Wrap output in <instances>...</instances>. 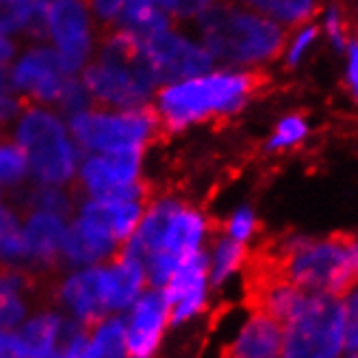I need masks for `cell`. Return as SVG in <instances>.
Here are the masks:
<instances>
[{
	"label": "cell",
	"instance_id": "60d3db41",
	"mask_svg": "<svg viewBox=\"0 0 358 358\" xmlns=\"http://www.w3.org/2000/svg\"><path fill=\"white\" fill-rule=\"evenodd\" d=\"M354 94H356V100H358V87H354Z\"/></svg>",
	"mask_w": 358,
	"mask_h": 358
},
{
	"label": "cell",
	"instance_id": "b9f144b4",
	"mask_svg": "<svg viewBox=\"0 0 358 358\" xmlns=\"http://www.w3.org/2000/svg\"><path fill=\"white\" fill-rule=\"evenodd\" d=\"M0 198H5V196H3V194H0Z\"/></svg>",
	"mask_w": 358,
	"mask_h": 358
},
{
	"label": "cell",
	"instance_id": "ba28073f",
	"mask_svg": "<svg viewBox=\"0 0 358 358\" xmlns=\"http://www.w3.org/2000/svg\"><path fill=\"white\" fill-rule=\"evenodd\" d=\"M345 354V317L341 298L308 293L282 322L280 358H341Z\"/></svg>",
	"mask_w": 358,
	"mask_h": 358
},
{
	"label": "cell",
	"instance_id": "5b68a950",
	"mask_svg": "<svg viewBox=\"0 0 358 358\" xmlns=\"http://www.w3.org/2000/svg\"><path fill=\"white\" fill-rule=\"evenodd\" d=\"M78 76L92 102L100 107H150L159 90V80L141 55L139 39L117 27L102 31L94 59Z\"/></svg>",
	"mask_w": 358,
	"mask_h": 358
},
{
	"label": "cell",
	"instance_id": "5bb4252c",
	"mask_svg": "<svg viewBox=\"0 0 358 358\" xmlns=\"http://www.w3.org/2000/svg\"><path fill=\"white\" fill-rule=\"evenodd\" d=\"M20 233L29 252V271L50 276L61 267V248L66 239L68 220L59 213L39 208H20Z\"/></svg>",
	"mask_w": 358,
	"mask_h": 358
},
{
	"label": "cell",
	"instance_id": "7bdbcfd3",
	"mask_svg": "<svg viewBox=\"0 0 358 358\" xmlns=\"http://www.w3.org/2000/svg\"><path fill=\"white\" fill-rule=\"evenodd\" d=\"M129 358H133V356H129Z\"/></svg>",
	"mask_w": 358,
	"mask_h": 358
},
{
	"label": "cell",
	"instance_id": "d590c367",
	"mask_svg": "<svg viewBox=\"0 0 358 358\" xmlns=\"http://www.w3.org/2000/svg\"><path fill=\"white\" fill-rule=\"evenodd\" d=\"M0 358H20L13 343V332L0 330Z\"/></svg>",
	"mask_w": 358,
	"mask_h": 358
},
{
	"label": "cell",
	"instance_id": "74e56055",
	"mask_svg": "<svg viewBox=\"0 0 358 358\" xmlns=\"http://www.w3.org/2000/svg\"><path fill=\"white\" fill-rule=\"evenodd\" d=\"M352 31H354V35H356V41H358V20L354 22V29H352Z\"/></svg>",
	"mask_w": 358,
	"mask_h": 358
},
{
	"label": "cell",
	"instance_id": "484cf974",
	"mask_svg": "<svg viewBox=\"0 0 358 358\" xmlns=\"http://www.w3.org/2000/svg\"><path fill=\"white\" fill-rule=\"evenodd\" d=\"M92 358H124L126 356V320L104 317L90 334Z\"/></svg>",
	"mask_w": 358,
	"mask_h": 358
},
{
	"label": "cell",
	"instance_id": "9c48e42d",
	"mask_svg": "<svg viewBox=\"0 0 358 358\" xmlns=\"http://www.w3.org/2000/svg\"><path fill=\"white\" fill-rule=\"evenodd\" d=\"M35 37L44 39L70 72L80 74L98 50L102 27L87 0H41Z\"/></svg>",
	"mask_w": 358,
	"mask_h": 358
},
{
	"label": "cell",
	"instance_id": "f546056e",
	"mask_svg": "<svg viewBox=\"0 0 358 358\" xmlns=\"http://www.w3.org/2000/svg\"><path fill=\"white\" fill-rule=\"evenodd\" d=\"M217 0H161L165 13L174 24L194 27Z\"/></svg>",
	"mask_w": 358,
	"mask_h": 358
},
{
	"label": "cell",
	"instance_id": "ab89813d",
	"mask_svg": "<svg viewBox=\"0 0 358 358\" xmlns=\"http://www.w3.org/2000/svg\"><path fill=\"white\" fill-rule=\"evenodd\" d=\"M354 245H356V252H358V235H354Z\"/></svg>",
	"mask_w": 358,
	"mask_h": 358
},
{
	"label": "cell",
	"instance_id": "8992f818",
	"mask_svg": "<svg viewBox=\"0 0 358 358\" xmlns=\"http://www.w3.org/2000/svg\"><path fill=\"white\" fill-rule=\"evenodd\" d=\"M7 133L24 152L33 185L74 187L83 150L74 141L68 117L57 107L22 104Z\"/></svg>",
	"mask_w": 358,
	"mask_h": 358
},
{
	"label": "cell",
	"instance_id": "f1b7e54d",
	"mask_svg": "<svg viewBox=\"0 0 358 358\" xmlns=\"http://www.w3.org/2000/svg\"><path fill=\"white\" fill-rule=\"evenodd\" d=\"M320 37V29L313 27V24H300L296 29L289 31V37H287V44H285V66L289 70L298 68L300 61L306 57V52L310 50V46L315 44V39Z\"/></svg>",
	"mask_w": 358,
	"mask_h": 358
},
{
	"label": "cell",
	"instance_id": "d4e9b609",
	"mask_svg": "<svg viewBox=\"0 0 358 358\" xmlns=\"http://www.w3.org/2000/svg\"><path fill=\"white\" fill-rule=\"evenodd\" d=\"M41 0H0V33L17 41L37 33Z\"/></svg>",
	"mask_w": 358,
	"mask_h": 358
},
{
	"label": "cell",
	"instance_id": "603a6c76",
	"mask_svg": "<svg viewBox=\"0 0 358 358\" xmlns=\"http://www.w3.org/2000/svg\"><path fill=\"white\" fill-rule=\"evenodd\" d=\"M29 185L31 172L22 148L7 131L0 133V194L15 200Z\"/></svg>",
	"mask_w": 358,
	"mask_h": 358
},
{
	"label": "cell",
	"instance_id": "3957f363",
	"mask_svg": "<svg viewBox=\"0 0 358 358\" xmlns=\"http://www.w3.org/2000/svg\"><path fill=\"white\" fill-rule=\"evenodd\" d=\"M215 230V222L198 202L176 192H152L139 226L122 250L141 263L167 257L182 265L196 252L206 250Z\"/></svg>",
	"mask_w": 358,
	"mask_h": 358
},
{
	"label": "cell",
	"instance_id": "e575fe53",
	"mask_svg": "<svg viewBox=\"0 0 358 358\" xmlns=\"http://www.w3.org/2000/svg\"><path fill=\"white\" fill-rule=\"evenodd\" d=\"M345 50H348V85L354 90L358 87V41L350 39Z\"/></svg>",
	"mask_w": 358,
	"mask_h": 358
},
{
	"label": "cell",
	"instance_id": "8fae6325",
	"mask_svg": "<svg viewBox=\"0 0 358 358\" xmlns=\"http://www.w3.org/2000/svg\"><path fill=\"white\" fill-rule=\"evenodd\" d=\"M74 192L78 198L150 194L148 155H83L74 178Z\"/></svg>",
	"mask_w": 358,
	"mask_h": 358
},
{
	"label": "cell",
	"instance_id": "7a4b0ae2",
	"mask_svg": "<svg viewBox=\"0 0 358 358\" xmlns=\"http://www.w3.org/2000/svg\"><path fill=\"white\" fill-rule=\"evenodd\" d=\"M196 35L215 66L267 70L285 52L289 31L233 0H217L198 22Z\"/></svg>",
	"mask_w": 358,
	"mask_h": 358
},
{
	"label": "cell",
	"instance_id": "1f68e13d",
	"mask_svg": "<svg viewBox=\"0 0 358 358\" xmlns=\"http://www.w3.org/2000/svg\"><path fill=\"white\" fill-rule=\"evenodd\" d=\"M20 107H22V102L17 100V96L9 85L7 70H0V133H5L9 129V124L20 111Z\"/></svg>",
	"mask_w": 358,
	"mask_h": 358
},
{
	"label": "cell",
	"instance_id": "6da1fadb",
	"mask_svg": "<svg viewBox=\"0 0 358 358\" xmlns=\"http://www.w3.org/2000/svg\"><path fill=\"white\" fill-rule=\"evenodd\" d=\"M267 83L265 70L213 66L206 72L159 85L150 109L159 120L161 133L178 137L237 117Z\"/></svg>",
	"mask_w": 358,
	"mask_h": 358
},
{
	"label": "cell",
	"instance_id": "cb8c5ba5",
	"mask_svg": "<svg viewBox=\"0 0 358 358\" xmlns=\"http://www.w3.org/2000/svg\"><path fill=\"white\" fill-rule=\"evenodd\" d=\"M78 194L74 187H61V185H29L22 194L15 198L20 208H39L59 213L63 217H70L74 213Z\"/></svg>",
	"mask_w": 358,
	"mask_h": 358
},
{
	"label": "cell",
	"instance_id": "7402d4cb",
	"mask_svg": "<svg viewBox=\"0 0 358 358\" xmlns=\"http://www.w3.org/2000/svg\"><path fill=\"white\" fill-rule=\"evenodd\" d=\"M233 3L257 11L291 31L300 24H306L322 9L324 0H233Z\"/></svg>",
	"mask_w": 358,
	"mask_h": 358
},
{
	"label": "cell",
	"instance_id": "83f0119b",
	"mask_svg": "<svg viewBox=\"0 0 358 358\" xmlns=\"http://www.w3.org/2000/svg\"><path fill=\"white\" fill-rule=\"evenodd\" d=\"M217 230L222 235L241 241V243H250L252 239L257 237L259 233V217H257V210L252 208L250 204H239L237 208H233L230 213L226 215V220L217 226Z\"/></svg>",
	"mask_w": 358,
	"mask_h": 358
},
{
	"label": "cell",
	"instance_id": "ffe728a7",
	"mask_svg": "<svg viewBox=\"0 0 358 358\" xmlns=\"http://www.w3.org/2000/svg\"><path fill=\"white\" fill-rule=\"evenodd\" d=\"M63 317L57 313H41L13 332V343L20 358H46L59 339Z\"/></svg>",
	"mask_w": 358,
	"mask_h": 358
},
{
	"label": "cell",
	"instance_id": "8d00e7d4",
	"mask_svg": "<svg viewBox=\"0 0 358 358\" xmlns=\"http://www.w3.org/2000/svg\"><path fill=\"white\" fill-rule=\"evenodd\" d=\"M341 358H358V352H345Z\"/></svg>",
	"mask_w": 358,
	"mask_h": 358
},
{
	"label": "cell",
	"instance_id": "ac0fdd59",
	"mask_svg": "<svg viewBox=\"0 0 358 358\" xmlns=\"http://www.w3.org/2000/svg\"><path fill=\"white\" fill-rule=\"evenodd\" d=\"M104 265H107L109 282H111V310L131 308L133 302L139 298V293L148 287L143 263L131 255H126L124 250H120Z\"/></svg>",
	"mask_w": 358,
	"mask_h": 358
},
{
	"label": "cell",
	"instance_id": "4316f807",
	"mask_svg": "<svg viewBox=\"0 0 358 358\" xmlns=\"http://www.w3.org/2000/svg\"><path fill=\"white\" fill-rule=\"evenodd\" d=\"M306 135H308V124H306L304 115L287 113L276 122V126H273L269 139L265 141V152H269V155L287 152L291 148H296L298 143H302L306 139Z\"/></svg>",
	"mask_w": 358,
	"mask_h": 358
},
{
	"label": "cell",
	"instance_id": "2e32d148",
	"mask_svg": "<svg viewBox=\"0 0 358 358\" xmlns=\"http://www.w3.org/2000/svg\"><path fill=\"white\" fill-rule=\"evenodd\" d=\"M122 250V243L115 241L96 220L74 208L68 220L66 239L61 248V265L66 267H90L113 259Z\"/></svg>",
	"mask_w": 358,
	"mask_h": 358
},
{
	"label": "cell",
	"instance_id": "52a82bcc",
	"mask_svg": "<svg viewBox=\"0 0 358 358\" xmlns=\"http://www.w3.org/2000/svg\"><path fill=\"white\" fill-rule=\"evenodd\" d=\"M68 124L83 155H148L159 137H163L150 107L113 109L90 104L70 115Z\"/></svg>",
	"mask_w": 358,
	"mask_h": 358
},
{
	"label": "cell",
	"instance_id": "277c9868",
	"mask_svg": "<svg viewBox=\"0 0 358 358\" xmlns=\"http://www.w3.org/2000/svg\"><path fill=\"white\" fill-rule=\"evenodd\" d=\"M263 261L278 276L308 293L341 298L358 280L354 235H285L271 243Z\"/></svg>",
	"mask_w": 358,
	"mask_h": 358
},
{
	"label": "cell",
	"instance_id": "d6a6232c",
	"mask_svg": "<svg viewBox=\"0 0 358 358\" xmlns=\"http://www.w3.org/2000/svg\"><path fill=\"white\" fill-rule=\"evenodd\" d=\"M87 3L94 11V17L98 20V24L102 27V31L113 29L117 24L124 0H87Z\"/></svg>",
	"mask_w": 358,
	"mask_h": 358
},
{
	"label": "cell",
	"instance_id": "836d02e7",
	"mask_svg": "<svg viewBox=\"0 0 358 358\" xmlns=\"http://www.w3.org/2000/svg\"><path fill=\"white\" fill-rule=\"evenodd\" d=\"M20 48V41L5 35V33H0V70H7L9 68V63L13 61L15 52Z\"/></svg>",
	"mask_w": 358,
	"mask_h": 358
},
{
	"label": "cell",
	"instance_id": "f35d334b",
	"mask_svg": "<svg viewBox=\"0 0 358 358\" xmlns=\"http://www.w3.org/2000/svg\"><path fill=\"white\" fill-rule=\"evenodd\" d=\"M343 3H345V5H348V7H352V5H354V3H358V0H343Z\"/></svg>",
	"mask_w": 358,
	"mask_h": 358
},
{
	"label": "cell",
	"instance_id": "4fadbf2b",
	"mask_svg": "<svg viewBox=\"0 0 358 358\" xmlns=\"http://www.w3.org/2000/svg\"><path fill=\"white\" fill-rule=\"evenodd\" d=\"M55 300L66 306L74 320L94 328L111 313V282L107 265L70 267V271L59 273Z\"/></svg>",
	"mask_w": 358,
	"mask_h": 358
},
{
	"label": "cell",
	"instance_id": "44dd1931",
	"mask_svg": "<svg viewBox=\"0 0 358 358\" xmlns=\"http://www.w3.org/2000/svg\"><path fill=\"white\" fill-rule=\"evenodd\" d=\"M170 24L174 22L165 13L161 0H124L115 27L137 39H143Z\"/></svg>",
	"mask_w": 358,
	"mask_h": 358
},
{
	"label": "cell",
	"instance_id": "7c38bea8",
	"mask_svg": "<svg viewBox=\"0 0 358 358\" xmlns=\"http://www.w3.org/2000/svg\"><path fill=\"white\" fill-rule=\"evenodd\" d=\"M139 46L159 85L206 72L215 66L194 27L170 24L139 39Z\"/></svg>",
	"mask_w": 358,
	"mask_h": 358
},
{
	"label": "cell",
	"instance_id": "4dcf8cb0",
	"mask_svg": "<svg viewBox=\"0 0 358 358\" xmlns=\"http://www.w3.org/2000/svg\"><path fill=\"white\" fill-rule=\"evenodd\" d=\"M345 317V352H358V280L341 296Z\"/></svg>",
	"mask_w": 358,
	"mask_h": 358
},
{
	"label": "cell",
	"instance_id": "e0dca14e",
	"mask_svg": "<svg viewBox=\"0 0 358 358\" xmlns=\"http://www.w3.org/2000/svg\"><path fill=\"white\" fill-rule=\"evenodd\" d=\"M282 322L263 310H252L226 350L224 358H280Z\"/></svg>",
	"mask_w": 358,
	"mask_h": 358
},
{
	"label": "cell",
	"instance_id": "9a60e30c",
	"mask_svg": "<svg viewBox=\"0 0 358 358\" xmlns=\"http://www.w3.org/2000/svg\"><path fill=\"white\" fill-rule=\"evenodd\" d=\"M167 326L170 302L165 300L163 289H143L133 302L131 317L126 320V356L150 358L159 350Z\"/></svg>",
	"mask_w": 358,
	"mask_h": 358
},
{
	"label": "cell",
	"instance_id": "d6986e66",
	"mask_svg": "<svg viewBox=\"0 0 358 358\" xmlns=\"http://www.w3.org/2000/svg\"><path fill=\"white\" fill-rule=\"evenodd\" d=\"M206 257H208L210 289H220L230 278L237 276L239 271H243L248 267L250 250L245 243L230 239V237L222 235L220 230H215V235L210 237V241L206 245Z\"/></svg>",
	"mask_w": 358,
	"mask_h": 358
},
{
	"label": "cell",
	"instance_id": "30bf717a",
	"mask_svg": "<svg viewBox=\"0 0 358 358\" xmlns=\"http://www.w3.org/2000/svg\"><path fill=\"white\" fill-rule=\"evenodd\" d=\"M78 76L68 70L63 59L44 39L31 37L20 44L13 61L7 68V78L13 94L22 104H46L57 107L72 78Z\"/></svg>",
	"mask_w": 358,
	"mask_h": 358
}]
</instances>
